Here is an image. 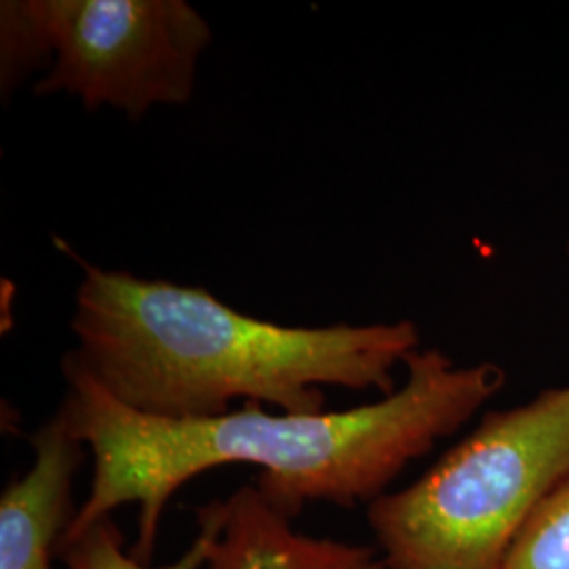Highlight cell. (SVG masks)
Wrapping results in <instances>:
<instances>
[{"label": "cell", "mask_w": 569, "mask_h": 569, "mask_svg": "<svg viewBox=\"0 0 569 569\" xmlns=\"http://www.w3.org/2000/svg\"><path fill=\"white\" fill-rule=\"evenodd\" d=\"M406 367L403 387L345 411L270 413L244 403L218 418L164 420L122 406L66 355L68 390L58 411L91 451L93 479L63 538L136 505L138 536L129 552L150 563L171 496L228 465L260 468L256 486L291 519L315 502L367 507L507 382L502 367H456L437 348L411 352Z\"/></svg>", "instance_id": "6da1fadb"}, {"label": "cell", "mask_w": 569, "mask_h": 569, "mask_svg": "<svg viewBox=\"0 0 569 569\" xmlns=\"http://www.w3.org/2000/svg\"><path fill=\"white\" fill-rule=\"evenodd\" d=\"M82 268L68 352L119 403L164 420H204L237 399L287 413L326 411L321 387L392 395L397 363L418 350L411 321L284 327L220 302L201 287Z\"/></svg>", "instance_id": "7a4b0ae2"}, {"label": "cell", "mask_w": 569, "mask_h": 569, "mask_svg": "<svg viewBox=\"0 0 569 569\" xmlns=\"http://www.w3.org/2000/svg\"><path fill=\"white\" fill-rule=\"evenodd\" d=\"M569 475V387L489 411L411 486L367 505L388 569H502L531 510Z\"/></svg>", "instance_id": "3957f363"}, {"label": "cell", "mask_w": 569, "mask_h": 569, "mask_svg": "<svg viewBox=\"0 0 569 569\" xmlns=\"http://www.w3.org/2000/svg\"><path fill=\"white\" fill-rule=\"evenodd\" d=\"M209 42V23L183 0H2L0 91L49 61L37 96L70 93L140 121L157 103L190 102Z\"/></svg>", "instance_id": "277c9868"}, {"label": "cell", "mask_w": 569, "mask_h": 569, "mask_svg": "<svg viewBox=\"0 0 569 569\" xmlns=\"http://www.w3.org/2000/svg\"><path fill=\"white\" fill-rule=\"evenodd\" d=\"M34 465L0 496V569H53L77 515L72 486L87 446L60 411L32 437Z\"/></svg>", "instance_id": "5b68a950"}, {"label": "cell", "mask_w": 569, "mask_h": 569, "mask_svg": "<svg viewBox=\"0 0 569 569\" xmlns=\"http://www.w3.org/2000/svg\"><path fill=\"white\" fill-rule=\"evenodd\" d=\"M213 538L203 569H388L380 550L293 528L258 486L203 505Z\"/></svg>", "instance_id": "8992f818"}, {"label": "cell", "mask_w": 569, "mask_h": 569, "mask_svg": "<svg viewBox=\"0 0 569 569\" xmlns=\"http://www.w3.org/2000/svg\"><path fill=\"white\" fill-rule=\"evenodd\" d=\"M197 540L178 561L169 566L154 568L150 563L138 561L131 552H127L124 536L114 517H106L74 538H63L58 557L68 569H203L213 538V521L203 507L197 509Z\"/></svg>", "instance_id": "52a82bcc"}, {"label": "cell", "mask_w": 569, "mask_h": 569, "mask_svg": "<svg viewBox=\"0 0 569 569\" xmlns=\"http://www.w3.org/2000/svg\"><path fill=\"white\" fill-rule=\"evenodd\" d=\"M502 569H569V475L531 510Z\"/></svg>", "instance_id": "ba28073f"}, {"label": "cell", "mask_w": 569, "mask_h": 569, "mask_svg": "<svg viewBox=\"0 0 569 569\" xmlns=\"http://www.w3.org/2000/svg\"><path fill=\"white\" fill-rule=\"evenodd\" d=\"M568 251H569V247H568Z\"/></svg>", "instance_id": "9c48e42d"}]
</instances>
